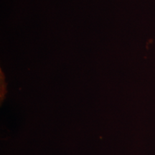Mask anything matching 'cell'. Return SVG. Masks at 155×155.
<instances>
[]
</instances>
